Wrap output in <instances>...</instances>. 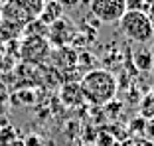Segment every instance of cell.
Instances as JSON below:
<instances>
[{
  "label": "cell",
  "instance_id": "obj_1",
  "mask_svg": "<svg viewBox=\"0 0 154 146\" xmlns=\"http://www.w3.org/2000/svg\"><path fill=\"white\" fill-rule=\"evenodd\" d=\"M117 89H119L117 79L107 69H91L83 75L81 83H79L81 97L95 107L109 105L117 95Z\"/></svg>",
  "mask_w": 154,
  "mask_h": 146
},
{
  "label": "cell",
  "instance_id": "obj_2",
  "mask_svg": "<svg viewBox=\"0 0 154 146\" xmlns=\"http://www.w3.org/2000/svg\"><path fill=\"white\" fill-rule=\"evenodd\" d=\"M122 36L136 44H148L154 38V22L142 10H127L119 20Z\"/></svg>",
  "mask_w": 154,
  "mask_h": 146
},
{
  "label": "cell",
  "instance_id": "obj_3",
  "mask_svg": "<svg viewBox=\"0 0 154 146\" xmlns=\"http://www.w3.org/2000/svg\"><path fill=\"white\" fill-rule=\"evenodd\" d=\"M91 14L103 24H117L128 10L127 0H91Z\"/></svg>",
  "mask_w": 154,
  "mask_h": 146
},
{
  "label": "cell",
  "instance_id": "obj_4",
  "mask_svg": "<svg viewBox=\"0 0 154 146\" xmlns=\"http://www.w3.org/2000/svg\"><path fill=\"white\" fill-rule=\"evenodd\" d=\"M48 51H50V44L48 40H44V36H30L22 44V57L32 63H40L42 59H45Z\"/></svg>",
  "mask_w": 154,
  "mask_h": 146
},
{
  "label": "cell",
  "instance_id": "obj_5",
  "mask_svg": "<svg viewBox=\"0 0 154 146\" xmlns=\"http://www.w3.org/2000/svg\"><path fill=\"white\" fill-rule=\"evenodd\" d=\"M12 4L20 10V14L28 22H32V20H38V16H40L42 8L45 4V0H12Z\"/></svg>",
  "mask_w": 154,
  "mask_h": 146
},
{
  "label": "cell",
  "instance_id": "obj_6",
  "mask_svg": "<svg viewBox=\"0 0 154 146\" xmlns=\"http://www.w3.org/2000/svg\"><path fill=\"white\" fill-rule=\"evenodd\" d=\"M61 14H63V6L59 4L57 0H48V2L44 4V8H42L38 20H40L44 26H51L55 20L61 18Z\"/></svg>",
  "mask_w": 154,
  "mask_h": 146
},
{
  "label": "cell",
  "instance_id": "obj_7",
  "mask_svg": "<svg viewBox=\"0 0 154 146\" xmlns=\"http://www.w3.org/2000/svg\"><path fill=\"white\" fill-rule=\"evenodd\" d=\"M134 65L140 71H150V69L154 67V57H152V53H150V50H138L134 53Z\"/></svg>",
  "mask_w": 154,
  "mask_h": 146
},
{
  "label": "cell",
  "instance_id": "obj_8",
  "mask_svg": "<svg viewBox=\"0 0 154 146\" xmlns=\"http://www.w3.org/2000/svg\"><path fill=\"white\" fill-rule=\"evenodd\" d=\"M150 53H152V57H154V44H152V47H150Z\"/></svg>",
  "mask_w": 154,
  "mask_h": 146
},
{
  "label": "cell",
  "instance_id": "obj_9",
  "mask_svg": "<svg viewBox=\"0 0 154 146\" xmlns=\"http://www.w3.org/2000/svg\"><path fill=\"white\" fill-rule=\"evenodd\" d=\"M152 71H154V67H152Z\"/></svg>",
  "mask_w": 154,
  "mask_h": 146
}]
</instances>
